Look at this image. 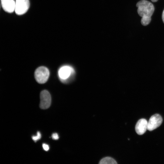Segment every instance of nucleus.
<instances>
[{
	"label": "nucleus",
	"mask_w": 164,
	"mask_h": 164,
	"mask_svg": "<svg viewBox=\"0 0 164 164\" xmlns=\"http://www.w3.org/2000/svg\"><path fill=\"white\" fill-rule=\"evenodd\" d=\"M138 8L137 12L142 17L141 23L142 25L146 26L150 22L151 17L154 11V7L150 2L142 0L138 2L136 4Z\"/></svg>",
	"instance_id": "1"
},
{
	"label": "nucleus",
	"mask_w": 164,
	"mask_h": 164,
	"mask_svg": "<svg viewBox=\"0 0 164 164\" xmlns=\"http://www.w3.org/2000/svg\"><path fill=\"white\" fill-rule=\"evenodd\" d=\"M75 74L73 68L70 66L65 65L61 67L58 71L60 80L64 83H67L74 79Z\"/></svg>",
	"instance_id": "2"
},
{
	"label": "nucleus",
	"mask_w": 164,
	"mask_h": 164,
	"mask_svg": "<svg viewBox=\"0 0 164 164\" xmlns=\"http://www.w3.org/2000/svg\"><path fill=\"white\" fill-rule=\"evenodd\" d=\"M50 75L48 69L46 67L41 66L38 67L35 71L34 76L36 81L43 84L48 80Z\"/></svg>",
	"instance_id": "3"
},
{
	"label": "nucleus",
	"mask_w": 164,
	"mask_h": 164,
	"mask_svg": "<svg viewBox=\"0 0 164 164\" xmlns=\"http://www.w3.org/2000/svg\"><path fill=\"white\" fill-rule=\"evenodd\" d=\"M15 11L16 14L23 15L28 11L29 7V0H15Z\"/></svg>",
	"instance_id": "4"
},
{
	"label": "nucleus",
	"mask_w": 164,
	"mask_h": 164,
	"mask_svg": "<svg viewBox=\"0 0 164 164\" xmlns=\"http://www.w3.org/2000/svg\"><path fill=\"white\" fill-rule=\"evenodd\" d=\"M40 102L39 107L43 109L48 108L51 103V96L49 92L46 90L42 91L40 95Z\"/></svg>",
	"instance_id": "5"
},
{
	"label": "nucleus",
	"mask_w": 164,
	"mask_h": 164,
	"mask_svg": "<svg viewBox=\"0 0 164 164\" xmlns=\"http://www.w3.org/2000/svg\"><path fill=\"white\" fill-rule=\"evenodd\" d=\"M162 121V117L158 114L152 115L148 122L147 129L151 131L159 127Z\"/></svg>",
	"instance_id": "6"
},
{
	"label": "nucleus",
	"mask_w": 164,
	"mask_h": 164,
	"mask_svg": "<svg viewBox=\"0 0 164 164\" xmlns=\"http://www.w3.org/2000/svg\"><path fill=\"white\" fill-rule=\"evenodd\" d=\"M148 122L145 119L142 118L137 122L135 127L136 132L139 135L144 134L147 129Z\"/></svg>",
	"instance_id": "7"
},
{
	"label": "nucleus",
	"mask_w": 164,
	"mask_h": 164,
	"mask_svg": "<svg viewBox=\"0 0 164 164\" xmlns=\"http://www.w3.org/2000/svg\"><path fill=\"white\" fill-rule=\"evenodd\" d=\"M3 9L8 13H12L15 10V0H1Z\"/></svg>",
	"instance_id": "8"
},
{
	"label": "nucleus",
	"mask_w": 164,
	"mask_h": 164,
	"mask_svg": "<svg viewBox=\"0 0 164 164\" xmlns=\"http://www.w3.org/2000/svg\"><path fill=\"white\" fill-rule=\"evenodd\" d=\"M100 164H117L116 161L113 158L109 157H105L102 159L99 162Z\"/></svg>",
	"instance_id": "9"
},
{
	"label": "nucleus",
	"mask_w": 164,
	"mask_h": 164,
	"mask_svg": "<svg viewBox=\"0 0 164 164\" xmlns=\"http://www.w3.org/2000/svg\"><path fill=\"white\" fill-rule=\"evenodd\" d=\"M41 137V134L39 132H37V135L36 136H32V140L36 142L37 141L40 139Z\"/></svg>",
	"instance_id": "10"
},
{
	"label": "nucleus",
	"mask_w": 164,
	"mask_h": 164,
	"mask_svg": "<svg viewBox=\"0 0 164 164\" xmlns=\"http://www.w3.org/2000/svg\"><path fill=\"white\" fill-rule=\"evenodd\" d=\"M52 138L53 139L56 140L59 139V136L58 134L56 133H53L52 135Z\"/></svg>",
	"instance_id": "11"
},
{
	"label": "nucleus",
	"mask_w": 164,
	"mask_h": 164,
	"mask_svg": "<svg viewBox=\"0 0 164 164\" xmlns=\"http://www.w3.org/2000/svg\"><path fill=\"white\" fill-rule=\"evenodd\" d=\"M43 147L44 150L46 151H48L49 149V146L46 144L43 143L42 145Z\"/></svg>",
	"instance_id": "12"
},
{
	"label": "nucleus",
	"mask_w": 164,
	"mask_h": 164,
	"mask_svg": "<svg viewBox=\"0 0 164 164\" xmlns=\"http://www.w3.org/2000/svg\"><path fill=\"white\" fill-rule=\"evenodd\" d=\"M162 19L163 22L164 23V9L163 11L162 15Z\"/></svg>",
	"instance_id": "13"
},
{
	"label": "nucleus",
	"mask_w": 164,
	"mask_h": 164,
	"mask_svg": "<svg viewBox=\"0 0 164 164\" xmlns=\"http://www.w3.org/2000/svg\"><path fill=\"white\" fill-rule=\"evenodd\" d=\"M151 1L153 2H157L158 0H151Z\"/></svg>",
	"instance_id": "14"
}]
</instances>
